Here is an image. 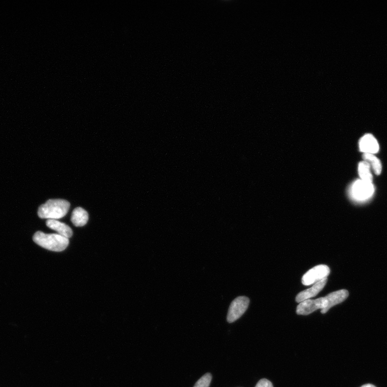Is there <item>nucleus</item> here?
<instances>
[{"instance_id":"nucleus-7","label":"nucleus","mask_w":387,"mask_h":387,"mask_svg":"<svg viewBox=\"0 0 387 387\" xmlns=\"http://www.w3.org/2000/svg\"><path fill=\"white\" fill-rule=\"evenodd\" d=\"M349 293L347 290H341L330 293L325 297L327 301L326 307L321 310V313L324 314L328 312L330 308L344 302L348 297Z\"/></svg>"},{"instance_id":"nucleus-11","label":"nucleus","mask_w":387,"mask_h":387,"mask_svg":"<svg viewBox=\"0 0 387 387\" xmlns=\"http://www.w3.org/2000/svg\"><path fill=\"white\" fill-rule=\"evenodd\" d=\"M88 221V212L81 207L76 208L73 211L71 221L75 226L85 225Z\"/></svg>"},{"instance_id":"nucleus-9","label":"nucleus","mask_w":387,"mask_h":387,"mask_svg":"<svg viewBox=\"0 0 387 387\" xmlns=\"http://www.w3.org/2000/svg\"><path fill=\"white\" fill-rule=\"evenodd\" d=\"M359 148L364 154L374 155L379 150L378 142L371 134H367L362 137L359 142Z\"/></svg>"},{"instance_id":"nucleus-13","label":"nucleus","mask_w":387,"mask_h":387,"mask_svg":"<svg viewBox=\"0 0 387 387\" xmlns=\"http://www.w3.org/2000/svg\"><path fill=\"white\" fill-rule=\"evenodd\" d=\"M369 164L365 162H361L358 166V172L361 180L372 183L373 176L370 172Z\"/></svg>"},{"instance_id":"nucleus-16","label":"nucleus","mask_w":387,"mask_h":387,"mask_svg":"<svg viewBox=\"0 0 387 387\" xmlns=\"http://www.w3.org/2000/svg\"><path fill=\"white\" fill-rule=\"evenodd\" d=\"M361 387H376L375 385L371 384H366L361 386Z\"/></svg>"},{"instance_id":"nucleus-2","label":"nucleus","mask_w":387,"mask_h":387,"mask_svg":"<svg viewBox=\"0 0 387 387\" xmlns=\"http://www.w3.org/2000/svg\"><path fill=\"white\" fill-rule=\"evenodd\" d=\"M70 207V203L62 199L49 200L42 205L38 215L42 219H58L65 216Z\"/></svg>"},{"instance_id":"nucleus-12","label":"nucleus","mask_w":387,"mask_h":387,"mask_svg":"<svg viewBox=\"0 0 387 387\" xmlns=\"http://www.w3.org/2000/svg\"><path fill=\"white\" fill-rule=\"evenodd\" d=\"M362 158L364 161L369 164L370 168L376 175H380L382 171V165L380 160L373 154H364Z\"/></svg>"},{"instance_id":"nucleus-10","label":"nucleus","mask_w":387,"mask_h":387,"mask_svg":"<svg viewBox=\"0 0 387 387\" xmlns=\"http://www.w3.org/2000/svg\"><path fill=\"white\" fill-rule=\"evenodd\" d=\"M47 225L52 230L56 231L59 234L67 238H71L73 231L69 226L56 219H48Z\"/></svg>"},{"instance_id":"nucleus-4","label":"nucleus","mask_w":387,"mask_h":387,"mask_svg":"<svg viewBox=\"0 0 387 387\" xmlns=\"http://www.w3.org/2000/svg\"><path fill=\"white\" fill-rule=\"evenodd\" d=\"M249 303V300L246 297H239L235 299L230 306L227 321L231 323L238 320L245 313Z\"/></svg>"},{"instance_id":"nucleus-15","label":"nucleus","mask_w":387,"mask_h":387,"mask_svg":"<svg viewBox=\"0 0 387 387\" xmlns=\"http://www.w3.org/2000/svg\"><path fill=\"white\" fill-rule=\"evenodd\" d=\"M255 387H273V385L268 379L263 378L257 383Z\"/></svg>"},{"instance_id":"nucleus-5","label":"nucleus","mask_w":387,"mask_h":387,"mask_svg":"<svg viewBox=\"0 0 387 387\" xmlns=\"http://www.w3.org/2000/svg\"><path fill=\"white\" fill-rule=\"evenodd\" d=\"M374 192L372 183L362 180L355 181L351 189L352 197L357 201H365L370 198Z\"/></svg>"},{"instance_id":"nucleus-1","label":"nucleus","mask_w":387,"mask_h":387,"mask_svg":"<svg viewBox=\"0 0 387 387\" xmlns=\"http://www.w3.org/2000/svg\"><path fill=\"white\" fill-rule=\"evenodd\" d=\"M33 240L40 246L55 252L64 251L70 242L69 239L59 234H46L41 231L35 233Z\"/></svg>"},{"instance_id":"nucleus-3","label":"nucleus","mask_w":387,"mask_h":387,"mask_svg":"<svg viewBox=\"0 0 387 387\" xmlns=\"http://www.w3.org/2000/svg\"><path fill=\"white\" fill-rule=\"evenodd\" d=\"M330 270L327 265H320L309 270L302 278V283L305 286H310L320 282L328 278Z\"/></svg>"},{"instance_id":"nucleus-8","label":"nucleus","mask_w":387,"mask_h":387,"mask_svg":"<svg viewBox=\"0 0 387 387\" xmlns=\"http://www.w3.org/2000/svg\"><path fill=\"white\" fill-rule=\"evenodd\" d=\"M327 282L328 278H325L320 282L316 283L312 287L300 292L296 297V302L301 303L316 297L318 293L322 291Z\"/></svg>"},{"instance_id":"nucleus-6","label":"nucleus","mask_w":387,"mask_h":387,"mask_svg":"<svg viewBox=\"0 0 387 387\" xmlns=\"http://www.w3.org/2000/svg\"><path fill=\"white\" fill-rule=\"evenodd\" d=\"M327 306L325 297L316 300H307L300 303L297 309V313L300 315H308L317 310H323Z\"/></svg>"},{"instance_id":"nucleus-14","label":"nucleus","mask_w":387,"mask_h":387,"mask_svg":"<svg viewBox=\"0 0 387 387\" xmlns=\"http://www.w3.org/2000/svg\"><path fill=\"white\" fill-rule=\"evenodd\" d=\"M211 380V374L209 373L205 374L196 382L194 387H209Z\"/></svg>"}]
</instances>
